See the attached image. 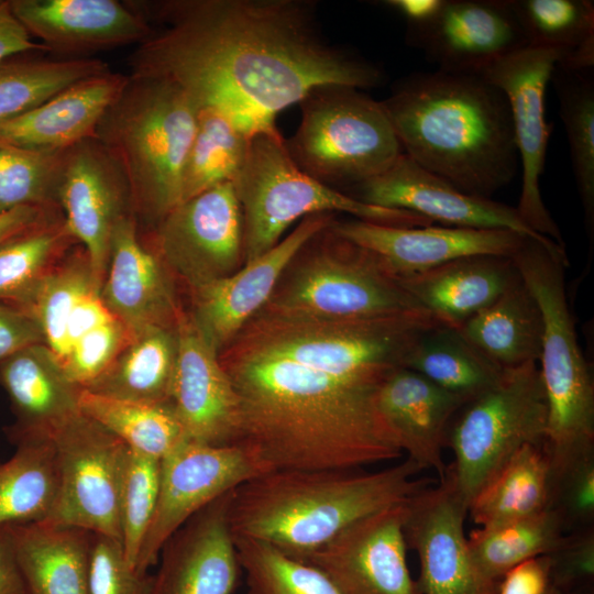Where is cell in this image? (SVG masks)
I'll list each match as a JSON object with an SVG mask.
<instances>
[{
  "instance_id": "6da1fadb",
  "label": "cell",
  "mask_w": 594,
  "mask_h": 594,
  "mask_svg": "<svg viewBox=\"0 0 594 594\" xmlns=\"http://www.w3.org/2000/svg\"><path fill=\"white\" fill-rule=\"evenodd\" d=\"M150 35L130 56L131 75L164 78L197 105L226 110L252 131L319 86H377L381 69L333 44L308 0L130 2Z\"/></svg>"
},
{
  "instance_id": "7a4b0ae2",
  "label": "cell",
  "mask_w": 594,
  "mask_h": 594,
  "mask_svg": "<svg viewBox=\"0 0 594 594\" xmlns=\"http://www.w3.org/2000/svg\"><path fill=\"white\" fill-rule=\"evenodd\" d=\"M218 359L239 399V443L271 471L362 469L403 454L377 406L383 382L337 377L235 342Z\"/></svg>"
},
{
  "instance_id": "3957f363",
  "label": "cell",
  "mask_w": 594,
  "mask_h": 594,
  "mask_svg": "<svg viewBox=\"0 0 594 594\" xmlns=\"http://www.w3.org/2000/svg\"><path fill=\"white\" fill-rule=\"evenodd\" d=\"M381 103L403 153L457 189L492 199L516 176L507 98L481 75L416 73Z\"/></svg>"
},
{
  "instance_id": "277c9868",
  "label": "cell",
  "mask_w": 594,
  "mask_h": 594,
  "mask_svg": "<svg viewBox=\"0 0 594 594\" xmlns=\"http://www.w3.org/2000/svg\"><path fill=\"white\" fill-rule=\"evenodd\" d=\"M421 471L407 458L377 471H271L232 491L230 529L301 561L354 521L405 504L437 482L417 476Z\"/></svg>"
},
{
  "instance_id": "5b68a950",
  "label": "cell",
  "mask_w": 594,
  "mask_h": 594,
  "mask_svg": "<svg viewBox=\"0 0 594 594\" xmlns=\"http://www.w3.org/2000/svg\"><path fill=\"white\" fill-rule=\"evenodd\" d=\"M197 112L196 101L173 81L130 74L95 129L127 179L132 207L155 224L182 202Z\"/></svg>"
},
{
  "instance_id": "8992f818",
  "label": "cell",
  "mask_w": 594,
  "mask_h": 594,
  "mask_svg": "<svg viewBox=\"0 0 594 594\" xmlns=\"http://www.w3.org/2000/svg\"><path fill=\"white\" fill-rule=\"evenodd\" d=\"M512 257L542 311L539 370L548 409L543 446L558 473L594 454V384L566 299L569 261L565 249L528 237Z\"/></svg>"
},
{
  "instance_id": "52a82bcc",
  "label": "cell",
  "mask_w": 594,
  "mask_h": 594,
  "mask_svg": "<svg viewBox=\"0 0 594 594\" xmlns=\"http://www.w3.org/2000/svg\"><path fill=\"white\" fill-rule=\"evenodd\" d=\"M440 324L424 309L367 319L257 312L232 342L337 377L384 382L405 367L419 338Z\"/></svg>"
},
{
  "instance_id": "ba28073f",
  "label": "cell",
  "mask_w": 594,
  "mask_h": 594,
  "mask_svg": "<svg viewBox=\"0 0 594 594\" xmlns=\"http://www.w3.org/2000/svg\"><path fill=\"white\" fill-rule=\"evenodd\" d=\"M233 185L242 212L245 263L275 246L296 220L311 215L345 213L393 227L435 223L411 211L363 202L316 180L293 161L276 127L252 135Z\"/></svg>"
},
{
  "instance_id": "9c48e42d",
  "label": "cell",
  "mask_w": 594,
  "mask_h": 594,
  "mask_svg": "<svg viewBox=\"0 0 594 594\" xmlns=\"http://www.w3.org/2000/svg\"><path fill=\"white\" fill-rule=\"evenodd\" d=\"M331 224L292 258L258 312L367 319L424 309L398 276L371 252L338 235Z\"/></svg>"
},
{
  "instance_id": "30bf717a",
  "label": "cell",
  "mask_w": 594,
  "mask_h": 594,
  "mask_svg": "<svg viewBox=\"0 0 594 594\" xmlns=\"http://www.w3.org/2000/svg\"><path fill=\"white\" fill-rule=\"evenodd\" d=\"M300 122L287 151L316 180L340 190L385 172L403 148L381 103L362 89L326 85L299 102Z\"/></svg>"
},
{
  "instance_id": "8fae6325",
  "label": "cell",
  "mask_w": 594,
  "mask_h": 594,
  "mask_svg": "<svg viewBox=\"0 0 594 594\" xmlns=\"http://www.w3.org/2000/svg\"><path fill=\"white\" fill-rule=\"evenodd\" d=\"M460 410L448 432L453 462L446 474L469 505L512 454L544 441L548 409L538 363L506 369L494 387Z\"/></svg>"
},
{
  "instance_id": "7c38bea8",
  "label": "cell",
  "mask_w": 594,
  "mask_h": 594,
  "mask_svg": "<svg viewBox=\"0 0 594 594\" xmlns=\"http://www.w3.org/2000/svg\"><path fill=\"white\" fill-rule=\"evenodd\" d=\"M58 487L44 521L102 535L121 542L120 491L128 447L81 413L50 437Z\"/></svg>"
},
{
  "instance_id": "4fadbf2b",
  "label": "cell",
  "mask_w": 594,
  "mask_h": 594,
  "mask_svg": "<svg viewBox=\"0 0 594 594\" xmlns=\"http://www.w3.org/2000/svg\"><path fill=\"white\" fill-rule=\"evenodd\" d=\"M267 472L268 466L243 443H180L161 460L158 499L135 570L147 573L157 564L165 542L200 509Z\"/></svg>"
},
{
  "instance_id": "5bb4252c",
  "label": "cell",
  "mask_w": 594,
  "mask_h": 594,
  "mask_svg": "<svg viewBox=\"0 0 594 594\" xmlns=\"http://www.w3.org/2000/svg\"><path fill=\"white\" fill-rule=\"evenodd\" d=\"M562 57L556 50L525 47L499 58L479 75L505 94L510 108L521 169V191L516 209L532 231L564 248L561 231L540 193V177L552 130L546 120V89Z\"/></svg>"
},
{
  "instance_id": "9a60e30c",
  "label": "cell",
  "mask_w": 594,
  "mask_h": 594,
  "mask_svg": "<svg viewBox=\"0 0 594 594\" xmlns=\"http://www.w3.org/2000/svg\"><path fill=\"white\" fill-rule=\"evenodd\" d=\"M157 256L190 287L222 279L244 263L243 221L233 183L178 204L156 224Z\"/></svg>"
},
{
  "instance_id": "2e32d148",
  "label": "cell",
  "mask_w": 594,
  "mask_h": 594,
  "mask_svg": "<svg viewBox=\"0 0 594 594\" xmlns=\"http://www.w3.org/2000/svg\"><path fill=\"white\" fill-rule=\"evenodd\" d=\"M406 504L354 521L301 561L319 569L339 594H422L407 564Z\"/></svg>"
},
{
  "instance_id": "e0dca14e",
  "label": "cell",
  "mask_w": 594,
  "mask_h": 594,
  "mask_svg": "<svg viewBox=\"0 0 594 594\" xmlns=\"http://www.w3.org/2000/svg\"><path fill=\"white\" fill-rule=\"evenodd\" d=\"M57 200L73 239L85 246L91 274L101 289L111 237L117 222L132 206L127 179L108 151L94 138L66 152Z\"/></svg>"
},
{
  "instance_id": "ac0fdd59",
  "label": "cell",
  "mask_w": 594,
  "mask_h": 594,
  "mask_svg": "<svg viewBox=\"0 0 594 594\" xmlns=\"http://www.w3.org/2000/svg\"><path fill=\"white\" fill-rule=\"evenodd\" d=\"M350 189L363 202L411 211L446 227L508 230L559 245L532 231L516 207L468 195L404 153L385 172Z\"/></svg>"
},
{
  "instance_id": "d6986e66",
  "label": "cell",
  "mask_w": 594,
  "mask_h": 594,
  "mask_svg": "<svg viewBox=\"0 0 594 594\" xmlns=\"http://www.w3.org/2000/svg\"><path fill=\"white\" fill-rule=\"evenodd\" d=\"M404 537L419 559L422 594H483L486 586L472 564L464 521L469 505L446 474L406 504Z\"/></svg>"
},
{
  "instance_id": "ffe728a7",
  "label": "cell",
  "mask_w": 594,
  "mask_h": 594,
  "mask_svg": "<svg viewBox=\"0 0 594 594\" xmlns=\"http://www.w3.org/2000/svg\"><path fill=\"white\" fill-rule=\"evenodd\" d=\"M407 41L438 70L479 75L499 58L528 47L508 0H443L427 23L407 29Z\"/></svg>"
},
{
  "instance_id": "44dd1931",
  "label": "cell",
  "mask_w": 594,
  "mask_h": 594,
  "mask_svg": "<svg viewBox=\"0 0 594 594\" xmlns=\"http://www.w3.org/2000/svg\"><path fill=\"white\" fill-rule=\"evenodd\" d=\"M334 216L317 213L301 219L275 246L244 263L232 275L193 289L194 310L190 316L218 355L265 306L297 252L329 227Z\"/></svg>"
},
{
  "instance_id": "7402d4cb",
  "label": "cell",
  "mask_w": 594,
  "mask_h": 594,
  "mask_svg": "<svg viewBox=\"0 0 594 594\" xmlns=\"http://www.w3.org/2000/svg\"><path fill=\"white\" fill-rule=\"evenodd\" d=\"M332 230L371 252L398 277L475 255L512 257L525 235L508 230L455 227H393L359 219H334Z\"/></svg>"
},
{
  "instance_id": "603a6c76",
  "label": "cell",
  "mask_w": 594,
  "mask_h": 594,
  "mask_svg": "<svg viewBox=\"0 0 594 594\" xmlns=\"http://www.w3.org/2000/svg\"><path fill=\"white\" fill-rule=\"evenodd\" d=\"M176 331L178 350L170 404L187 439L210 446L239 443V399L218 353L182 309Z\"/></svg>"
},
{
  "instance_id": "cb8c5ba5",
  "label": "cell",
  "mask_w": 594,
  "mask_h": 594,
  "mask_svg": "<svg viewBox=\"0 0 594 594\" xmlns=\"http://www.w3.org/2000/svg\"><path fill=\"white\" fill-rule=\"evenodd\" d=\"M232 491L196 513L165 542L150 594L237 591L242 571L228 517Z\"/></svg>"
},
{
  "instance_id": "d4e9b609",
  "label": "cell",
  "mask_w": 594,
  "mask_h": 594,
  "mask_svg": "<svg viewBox=\"0 0 594 594\" xmlns=\"http://www.w3.org/2000/svg\"><path fill=\"white\" fill-rule=\"evenodd\" d=\"M14 16L45 50L87 54L143 42L152 26L118 0H9Z\"/></svg>"
},
{
  "instance_id": "484cf974",
  "label": "cell",
  "mask_w": 594,
  "mask_h": 594,
  "mask_svg": "<svg viewBox=\"0 0 594 594\" xmlns=\"http://www.w3.org/2000/svg\"><path fill=\"white\" fill-rule=\"evenodd\" d=\"M100 297L131 334L176 324L180 308L162 261L139 239L133 213L123 216L113 229Z\"/></svg>"
},
{
  "instance_id": "4316f807",
  "label": "cell",
  "mask_w": 594,
  "mask_h": 594,
  "mask_svg": "<svg viewBox=\"0 0 594 594\" xmlns=\"http://www.w3.org/2000/svg\"><path fill=\"white\" fill-rule=\"evenodd\" d=\"M466 402L422 375L400 367L381 385L377 406L407 459L441 481L447 472L443 449L452 419Z\"/></svg>"
},
{
  "instance_id": "83f0119b",
  "label": "cell",
  "mask_w": 594,
  "mask_h": 594,
  "mask_svg": "<svg viewBox=\"0 0 594 594\" xmlns=\"http://www.w3.org/2000/svg\"><path fill=\"white\" fill-rule=\"evenodd\" d=\"M128 80L110 69L84 78L38 106L0 122V147L63 151L94 136Z\"/></svg>"
},
{
  "instance_id": "f1b7e54d",
  "label": "cell",
  "mask_w": 594,
  "mask_h": 594,
  "mask_svg": "<svg viewBox=\"0 0 594 594\" xmlns=\"http://www.w3.org/2000/svg\"><path fill=\"white\" fill-rule=\"evenodd\" d=\"M0 385L16 418L8 430L14 444L29 439H50L80 413V388L67 380L44 343L28 346L1 361Z\"/></svg>"
},
{
  "instance_id": "f546056e",
  "label": "cell",
  "mask_w": 594,
  "mask_h": 594,
  "mask_svg": "<svg viewBox=\"0 0 594 594\" xmlns=\"http://www.w3.org/2000/svg\"><path fill=\"white\" fill-rule=\"evenodd\" d=\"M520 278L513 257L475 255L399 277L418 305L443 324L458 328Z\"/></svg>"
},
{
  "instance_id": "4dcf8cb0",
  "label": "cell",
  "mask_w": 594,
  "mask_h": 594,
  "mask_svg": "<svg viewBox=\"0 0 594 594\" xmlns=\"http://www.w3.org/2000/svg\"><path fill=\"white\" fill-rule=\"evenodd\" d=\"M11 526L26 594H88L91 532L46 521Z\"/></svg>"
},
{
  "instance_id": "1f68e13d",
  "label": "cell",
  "mask_w": 594,
  "mask_h": 594,
  "mask_svg": "<svg viewBox=\"0 0 594 594\" xmlns=\"http://www.w3.org/2000/svg\"><path fill=\"white\" fill-rule=\"evenodd\" d=\"M457 329L502 369L540 360L544 333L542 311L521 276Z\"/></svg>"
},
{
  "instance_id": "d6a6232c",
  "label": "cell",
  "mask_w": 594,
  "mask_h": 594,
  "mask_svg": "<svg viewBox=\"0 0 594 594\" xmlns=\"http://www.w3.org/2000/svg\"><path fill=\"white\" fill-rule=\"evenodd\" d=\"M554 475L543 443L522 446L486 481L469 504L480 527L553 507Z\"/></svg>"
},
{
  "instance_id": "836d02e7",
  "label": "cell",
  "mask_w": 594,
  "mask_h": 594,
  "mask_svg": "<svg viewBox=\"0 0 594 594\" xmlns=\"http://www.w3.org/2000/svg\"><path fill=\"white\" fill-rule=\"evenodd\" d=\"M177 350L176 324L143 329L85 389L134 402L170 403Z\"/></svg>"
},
{
  "instance_id": "e575fe53",
  "label": "cell",
  "mask_w": 594,
  "mask_h": 594,
  "mask_svg": "<svg viewBox=\"0 0 594 594\" xmlns=\"http://www.w3.org/2000/svg\"><path fill=\"white\" fill-rule=\"evenodd\" d=\"M195 134L182 179V202L238 178L255 133L240 119L215 106L197 105Z\"/></svg>"
},
{
  "instance_id": "d590c367",
  "label": "cell",
  "mask_w": 594,
  "mask_h": 594,
  "mask_svg": "<svg viewBox=\"0 0 594 594\" xmlns=\"http://www.w3.org/2000/svg\"><path fill=\"white\" fill-rule=\"evenodd\" d=\"M405 367L466 403L494 387L506 370L491 361L457 328L446 324L431 328L419 338Z\"/></svg>"
},
{
  "instance_id": "8d00e7d4",
  "label": "cell",
  "mask_w": 594,
  "mask_h": 594,
  "mask_svg": "<svg viewBox=\"0 0 594 594\" xmlns=\"http://www.w3.org/2000/svg\"><path fill=\"white\" fill-rule=\"evenodd\" d=\"M565 530L560 513L553 507L480 527L468 537L470 558L482 583L491 586L515 565L554 551Z\"/></svg>"
},
{
  "instance_id": "74e56055",
  "label": "cell",
  "mask_w": 594,
  "mask_h": 594,
  "mask_svg": "<svg viewBox=\"0 0 594 594\" xmlns=\"http://www.w3.org/2000/svg\"><path fill=\"white\" fill-rule=\"evenodd\" d=\"M528 47L559 51L557 66L570 70L594 66V2L588 0H508Z\"/></svg>"
},
{
  "instance_id": "f35d334b",
  "label": "cell",
  "mask_w": 594,
  "mask_h": 594,
  "mask_svg": "<svg viewBox=\"0 0 594 594\" xmlns=\"http://www.w3.org/2000/svg\"><path fill=\"white\" fill-rule=\"evenodd\" d=\"M78 407L128 448L155 459L188 440L170 403L134 402L80 388Z\"/></svg>"
},
{
  "instance_id": "ab89813d",
  "label": "cell",
  "mask_w": 594,
  "mask_h": 594,
  "mask_svg": "<svg viewBox=\"0 0 594 594\" xmlns=\"http://www.w3.org/2000/svg\"><path fill=\"white\" fill-rule=\"evenodd\" d=\"M15 446L14 454L0 463V526L46 520L57 495L52 440L29 439Z\"/></svg>"
},
{
  "instance_id": "60d3db41",
  "label": "cell",
  "mask_w": 594,
  "mask_h": 594,
  "mask_svg": "<svg viewBox=\"0 0 594 594\" xmlns=\"http://www.w3.org/2000/svg\"><path fill=\"white\" fill-rule=\"evenodd\" d=\"M559 99L585 229L594 237V79L591 69L556 66L551 79Z\"/></svg>"
},
{
  "instance_id": "b9f144b4",
  "label": "cell",
  "mask_w": 594,
  "mask_h": 594,
  "mask_svg": "<svg viewBox=\"0 0 594 594\" xmlns=\"http://www.w3.org/2000/svg\"><path fill=\"white\" fill-rule=\"evenodd\" d=\"M109 70L88 57L12 59L0 63V122L23 113L70 85Z\"/></svg>"
},
{
  "instance_id": "7bdbcfd3",
  "label": "cell",
  "mask_w": 594,
  "mask_h": 594,
  "mask_svg": "<svg viewBox=\"0 0 594 594\" xmlns=\"http://www.w3.org/2000/svg\"><path fill=\"white\" fill-rule=\"evenodd\" d=\"M73 239L65 222H44L0 243V302L20 306Z\"/></svg>"
},
{
  "instance_id": "ee69618b",
  "label": "cell",
  "mask_w": 594,
  "mask_h": 594,
  "mask_svg": "<svg viewBox=\"0 0 594 594\" xmlns=\"http://www.w3.org/2000/svg\"><path fill=\"white\" fill-rule=\"evenodd\" d=\"M100 288L87 256L51 270L19 308L30 314L40 327L44 344L59 362L66 352V326L76 304L88 292Z\"/></svg>"
},
{
  "instance_id": "f6af8a7d",
  "label": "cell",
  "mask_w": 594,
  "mask_h": 594,
  "mask_svg": "<svg viewBox=\"0 0 594 594\" xmlns=\"http://www.w3.org/2000/svg\"><path fill=\"white\" fill-rule=\"evenodd\" d=\"M246 594H339L316 566L263 541L233 537Z\"/></svg>"
},
{
  "instance_id": "bcb514c9",
  "label": "cell",
  "mask_w": 594,
  "mask_h": 594,
  "mask_svg": "<svg viewBox=\"0 0 594 594\" xmlns=\"http://www.w3.org/2000/svg\"><path fill=\"white\" fill-rule=\"evenodd\" d=\"M67 150L0 147V213L57 200Z\"/></svg>"
},
{
  "instance_id": "7dc6e473",
  "label": "cell",
  "mask_w": 594,
  "mask_h": 594,
  "mask_svg": "<svg viewBox=\"0 0 594 594\" xmlns=\"http://www.w3.org/2000/svg\"><path fill=\"white\" fill-rule=\"evenodd\" d=\"M161 460L127 450L121 491V544L127 562L135 569L160 493Z\"/></svg>"
},
{
  "instance_id": "c3c4849f",
  "label": "cell",
  "mask_w": 594,
  "mask_h": 594,
  "mask_svg": "<svg viewBox=\"0 0 594 594\" xmlns=\"http://www.w3.org/2000/svg\"><path fill=\"white\" fill-rule=\"evenodd\" d=\"M131 336L113 317L76 341L58 363L72 384L85 388L107 371Z\"/></svg>"
},
{
  "instance_id": "681fc988",
  "label": "cell",
  "mask_w": 594,
  "mask_h": 594,
  "mask_svg": "<svg viewBox=\"0 0 594 594\" xmlns=\"http://www.w3.org/2000/svg\"><path fill=\"white\" fill-rule=\"evenodd\" d=\"M153 574L127 562L120 541L91 534L88 594H150Z\"/></svg>"
},
{
  "instance_id": "f907efd6",
  "label": "cell",
  "mask_w": 594,
  "mask_h": 594,
  "mask_svg": "<svg viewBox=\"0 0 594 594\" xmlns=\"http://www.w3.org/2000/svg\"><path fill=\"white\" fill-rule=\"evenodd\" d=\"M553 508L566 529L588 527L594 517V454L554 474Z\"/></svg>"
},
{
  "instance_id": "816d5d0a",
  "label": "cell",
  "mask_w": 594,
  "mask_h": 594,
  "mask_svg": "<svg viewBox=\"0 0 594 594\" xmlns=\"http://www.w3.org/2000/svg\"><path fill=\"white\" fill-rule=\"evenodd\" d=\"M551 560V584L562 594L591 585L594 576V534L592 528L565 535Z\"/></svg>"
},
{
  "instance_id": "f5cc1de1",
  "label": "cell",
  "mask_w": 594,
  "mask_h": 594,
  "mask_svg": "<svg viewBox=\"0 0 594 594\" xmlns=\"http://www.w3.org/2000/svg\"><path fill=\"white\" fill-rule=\"evenodd\" d=\"M38 343L44 339L33 317L22 308L0 302V362Z\"/></svg>"
},
{
  "instance_id": "db71d44e",
  "label": "cell",
  "mask_w": 594,
  "mask_h": 594,
  "mask_svg": "<svg viewBox=\"0 0 594 594\" xmlns=\"http://www.w3.org/2000/svg\"><path fill=\"white\" fill-rule=\"evenodd\" d=\"M550 571L548 554L530 558L503 575L497 594H547L551 586Z\"/></svg>"
},
{
  "instance_id": "11a10c76",
  "label": "cell",
  "mask_w": 594,
  "mask_h": 594,
  "mask_svg": "<svg viewBox=\"0 0 594 594\" xmlns=\"http://www.w3.org/2000/svg\"><path fill=\"white\" fill-rule=\"evenodd\" d=\"M112 318L113 316L100 297V290L92 289L88 292L79 299L68 318L65 334V354L81 337Z\"/></svg>"
},
{
  "instance_id": "9f6ffc18",
  "label": "cell",
  "mask_w": 594,
  "mask_h": 594,
  "mask_svg": "<svg viewBox=\"0 0 594 594\" xmlns=\"http://www.w3.org/2000/svg\"><path fill=\"white\" fill-rule=\"evenodd\" d=\"M45 50L31 40V35L11 11L9 0H0V63L16 55Z\"/></svg>"
},
{
  "instance_id": "6f0895ef",
  "label": "cell",
  "mask_w": 594,
  "mask_h": 594,
  "mask_svg": "<svg viewBox=\"0 0 594 594\" xmlns=\"http://www.w3.org/2000/svg\"><path fill=\"white\" fill-rule=\"evenodd\" d=\"M0 594H26L11 525L0 526Z\"/></svg>"
},
{
  "instance_id": "680465c9",
  "label": "cell",
  "mask_w": 594,
  "mask_h": 594,
  "mask_svg": "<svg viewBox=\"0 0 594 594\" xmlns=\"http://www.w3.org/2000/svg\"><path fill=\"white\" fill-rule=\"evenodd\" d=\"M47 220V208L24 206L0 213V243Z\"/></svg>"
},
{
  "instance_id": "91938a15",
  "label": "cell",
  "mask_w": 594,
  "mask_h": 594,
  "mask_svg": "<svg viewBox=\"0 0 594 594\" xmlns=\"http://www.w3.org/2000/svg\"><path fill=\"white\" fill-rule=\"evenodd\" d=\"M384 3L405 19L407 29H413L431 20L443 0H387Z\"/></svg>"
},
{
  "instance_id": "94428289",
  "label": "cell",
  "mask_w": 594,
  "mask_h": 594,
  "mask_svg": "<svg viewBox=\"0 0 594 594\" xmlns=\"http://www.w3.org/2000/svg\"><path fill=\"white\" fill-rule=\"evenodd\" d=\"M569 594H593L592 584L574 590L570 592Z\"/></svg>"
},
{
  "instance_id": "6125c7cd",
  "label": "cell",
  "mask_w": 594,
  "mask_h": 594,
  "mask_svg": "<svg viewBox=\"0 0 594 594\" xmlns=\"http://www.w3.org/2000/svg\"><path fill=\"white\" fill-rule=\"evenodd\" d=\"M547 594H562V592L559 591L557 587H554V586L551 584V586H550V588H549V591H548Z\"/></svg>"
},
{
  "instance_id": "be15d7a7",
  "label": "cell",
  "mask_w": 594,
  "mask_h": 594,
  "mask_svg": "<svg viewBox=\"0 0 594 594\" xmlns=\"http://www.w3.org/2000/svg\"><path fill=\"white\" fill-rule=\"evenodd\" d=\"M498 583L493 586L491 590L484 592L483 594H497Z\"/></svg>"
}]
</instances>
